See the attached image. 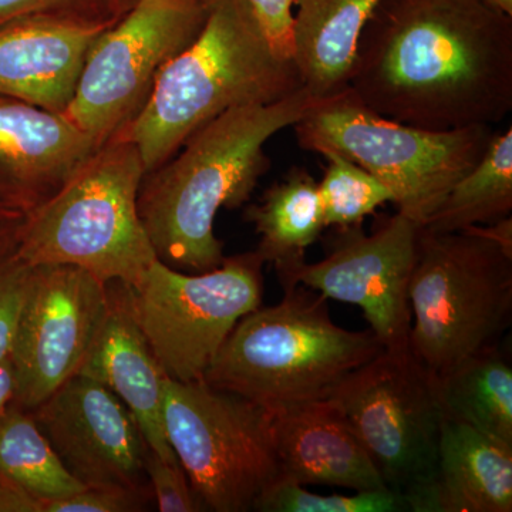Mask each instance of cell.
<instances>
[{"label":"cell","instance_id":"cell-1","mask_svg":"<svg viewBox=\"0 0 512 512\" xmlns=\"http://www.w3.org/2000/svg\"><path fill=\"white\" fill-rule=\"evenodd\" d=\"M348 87L407 126L494 127L512 110V15L485 0H382Z\"/></svg>","mask_w":512,"mask_h":512},{"label":"cell","instance_id":"cell-2","mask_svg":"<svg viewBox=\"0 0 512 512\" xmlns=\"http://www.w3.org/2000/svg\"><path fill=\"white\" fill-rule=\"evenodd\" d=\"M319 100L302 87L272 103L225 111L146 174L138 214L157 258L194 274L218 268L225 259L214 229L218 212L249 201L269 170L265 144L295 126Z\"/></svg>","mask_w":512,"mask_h":512},{"label":"cell","instance_id":"cell-3","mask_svg":"<svg viewBox=\"0 0 512 512\" xmlns=\"http://www.w3.org/2000/svg\"><path fill=\"white\" fill-rule=\"evenodd\" d=\"M302 87L295 62L275 52L247 0H212L204 28L165 64L143 109L117 136L137 147L148 174L225 111Z\"/></svg>","mask_w":512,"mask_h":512},{"label":"cell","instance_id":"cell-4","mask_svg":"<svg viewBox=\"0 0 512 512\" xmlns=\"http://www.w3.org/2000/svg\"><path fill=\"white\" fill-rule=\"evenodd\" d=\"M329 299L295 286L278 305L249 312L229 333L204 382L271 412L326 400L383 350L372 330L333 322Z\"/></svg>","mask_w":512,"mask_h":512},{"label":"cell","instance_id":"cell-5","mask_svg":"<svg viewBox=\"0 0 512 512\" xmlns=\"http://www.w3.org/2000/svg\"><path fill=\"white\" fill-rule=\"evenodd\" d=\"M146 174L137 147L111 138L26 215L15 255L30 266H79L104 284H136L158 259L138 214Z\"/></svg>","mask_w":512,"mask_h":512},{"label":"cell","instance_id":"cell-6","mask_svg":"<svg viewBox=\"0 0 512 512\" xmlns=\"http://www.w3.org/2000/svg\"><path fill=\"white\" fill-rule=\"evenodd\" d=\"M409 350L437 377L498 348L512 318V252L477 227L421 228Z\"/></svg>","mask_w":512,"mask_h":512},{"label":"cell","instance_id":"cell-7","mask_svg":"<svg viewBox=\"0 0 512 512\" xmlns=\"http://www.w3.org/2000/svg\"><path fill=\"white\" fill-rule=\"evenodd\" d=\"M293 127L305 150L333 151L365 168L392 192L397 212L421 227L484 157L495 134L490 126H407L370 110L349 87L322 97Z\"/></svg>","mask_w":512,"mask_h":512},{"label":"cell","instance_id":"cell-8","mask_svg":"<svg viewBox=\"0 0 512 512\" xmlns=\"http://www.w3.org/2000/svg\"><path fill=\"white\" fill-rule=\"evenodd\" d=\"M164 427L205 511L249 512L282 478L274 412L201 382L164 384Z\"/></svg>","mask_w":512,"mask_h":512},{"label":"cell","instance_id":"cell-9","mask_svg":"<svg viewBox=\"0 0 512 512\" xmlns=\"http://www.w3.org/2000/svg\"><path fill=\"white\" fill-rule=\"evenodd\" d=\"M264 265L254 251L190 275L156 259L127 286L131 312L165 375L181 383L204 380L235 325L261 306Z\"/></svg>","mask_w":512,"mask_h":512},{"label":"cell","instance_id":"cell-10","mask_svg":"<svg viewBox=\"0 0 512 512\" xmlns=\"http://www.w3.org/2000/svg\"><path fill=\"white\" fill-rule=\"evenodd\" d=\"M326 400L356 434L390 490L406 497L429 483L446 414L437 376L409 348L383 349Z\"/></svg>","mask_w":512,"mask_h":512},{"label":"cell","instance_id":"cell-11","mask_svg":"<svg viewBox=\"0 0 512 512\" xmlns=\"http://www.w3.org/2000/svg\"><path fill=\"white\" fill-rule=\"evenodd\" d=\"M211 2L137 0L93 43L63 116L96 148L109 143L136 119L165 64L204 28Z\"/></svg>","mask_w":512,"mask_h":512},{"label":"cell","instance_id":"cell-12","mask_svg":"<svg viewBox=\"0 0 512 512\" xmlns=\"http://www.w3.org/2000/svg\"><path fill=\"white\" fill-rule=\"evenodd\" d=\"M421 225L396 212L365 234L362 224L335 228L328 254L278 278L282 289L301 285L326 299L362 309L383 349L409 348L412 328L409 285L416 265Z\"/></svg>","mask_w":512,"mask_h":512},{"label":"cell","instance_id":"cell-13","mask_svg":"<svg viewBox=\"0 0 512 512\" xmlns=\"http://www.w3.org/2000/svg\"><path fill=\"white\" fill-rule=\"evenodd\" d=\"M107 309V284L73 265L32 266L10 359L15 404L32 412L79 373Z\"/></svg>","mask_w":512,"mask_h":512},{"label":"cell","instance_id":"cell-14","mask_svg":"<svg viewBox=\"0 0 512 512\" xmlns=\"http://www.w3.org/2000/svg\"><path fill=\"white\" fill-rule=\"evenodd\" d=\"M37 426L84 487H150L140 424L103 384L73 376L32 410Z\"/></svg>","mask_w":512,"mask_h":512},{"label":"cell","instance_id":"cell-15","mask_svg":"<svg viewBox=\"0 0 512 512\" xmlns=\"http://www.w3.org/2000/svg\"><path fill=\"white\" fill-rule=\"evenodd\" d=\"M94 150L93 141L63 114L0 96V201L30 214Z\"/></svg>","mask_w":512,"mask_h":512},{"label":"cell","instance_id":"cell-16","mask_svg":"<svg viewBox=\"0 0 512 512\" xmlns=\"http://www.w3.org/2000/svg\"><path fill=\"white\" fill-rule=\"evenodd\" d=\"M77 375L90 377L116 394L136 417L150 450L177 463L164 427L168 376L134 319L123 282H107L106 313Z\"/></svg>","mask_w":512,"mask_h":512},{"label":"cell","instance_id":"cell-17","mask_svg":"<svg viewBox=\"0 0 512 512\" xmlns=\"http://www.w3.org/2000/svg\"><path fill=\"white\" fill-rule=\"evenodd\" d=\"M104 30L43 18L0 26V96L62 114Z\"/></svg>","mask_w":512,"mask_h":512},{"label":"cell","instance_id":"cell-18","mask_svg":"<svg viewBox=\"0 0 512 512\" xmlns=\"http://www.w3.org/2000/svg\"><path fill=\"white\" fill-rule=\"evenodd\" d=\"M274 431L286 480L352 491L389 488L356 434L328 400L274 412Z\"/></svg>","mask_w":512,"mask_h":512},{"label":"cell","instance_id":"cell-19","mask_svg":"<svg viewBox=\"0 0 512 512\" xmlns=\"http://www.w3.org/2000/svg\"><path fill=\"white\" fill-rule=\"evenodd\" d=\"M404 500L409 512H511L512 444L444 420L433 477Z\"/></svg>","mask_w":512,"mask_h":512},{"label":"cell","instance_id":"cell-20","mask_svg":"<svg viewBox=\"0 0 512 512\" xmlns=\"http://www.w3.org/2000/svg\"><path fill=\"white\" fill-rule=\"evenodd\" d=\"M382 0H295L293 60L313 96L348 89L357 43Z\"/></svg>","mask_w":512,"mask_h":512},{"label":"cell","instance_id":"cell-21","mask_svg":"<svg viewBox=\"0 0 512 512\" xmlns=\"http://www.w3.org/2000/svg\"><path fill=\"white\" fill-rule=\"evenodd\" d=\"M245 220L259 235L256 254L281 278L306 261V251L326 228L318 181L305 168H292L249 205Z\"/></svg>","mask_w":512,"mask_h":512},{"label":"cell","instance_id":"cell-22","mask_svg":"<svg viewBox=\"0 0 512 512\" xmlns=\"http://www.w3.org/2000/svg\"><path fill=\"white\" fill-rule=\"evenodd\" d=\"M437 384L446 419L512 444V367L498 348L437 377Z\"/></svg>","mask_w":512,"mask_h":512},{"label":"cell","instance_id":"cell-23","mask_svg":"<svg viewBox=\"0 0 512 512\" xmlns=\"http://www.w3.org/2000/svg\"><path fill=\"white\" fill-rule=\"evenodd\" d=\"M512 127L494 134L484 157L448 192L424 229L464 231L511 217Z\"/></svg>","mask_w":512,"mask_h":512},{"label":"cell","instance_id":"cell-24","mask_svg":"<svg viewBox=\"0 0 512 512\" xmlns=\"http://www.w3.org/2000/svg\"><path fill=\"white\" fill-rule=\"evenodd\" d=\"M0 471L39 504L84 488L64 467L32 412L15 403L0 416Z\"/></svg>","mask_w":512,"mask_h":512},{"label":"cell","instance_id":"cell-25","mask_svg":"<svg viewBox=\"0 0 512 512\" xmlns=\"http://www.w3.org/2000/svg\"><path fill=\"white\" fill-rule=\"evenodd\" d=\"M320 156L328 161L325 175L318 183L326 228L362 224L377 208L393 202L392 192L365 168L333 151Z\"/></svg>","mask_w":512,"mask_h":512},{"label":"cell","instance_id":"cell-26","mask_svg":"<svg viewBox=\"0 0 512 512\" xmlns=\"http://www.w3.org/2000/svg\"><path fill=\"white\" fill-rule=\"evenodd\" d=\"M258 512H409L402 494L390 488L353 494L311 493L305 485L282 477L255 505Z\"/></svg>","mask_w":512,"mask_h":512},{"label":"cell","instance_id":"cell-27","mask_svg":"<svg viewBox=\"0 0 512 512\" xmlns=\"http://www.w3.org/2000/svg\"><path fill=\"white\" fill-rule=\"evenodd\" d=\"M137 0H0V26L20 18H43L109 29L126 16Z\"/></svg>","mask_w":512,"mask_h":512},{"label":"cell","instance_id":"cell-28","mask_svg":"<svg viewBox=\"0 0 512 512\" xmlns=\"http://www.w3.org/2000/svg\"><path fill=\"white\" fill-rule=\"evenodd\" d=\"M151 501L154 498L150 487L99 485L45 501L40 504V512H140L147 511Z\"/></svg>","mask_w":512,"mask_h":512},{"label":"cell","instance_id":"cell-29","mask_svg":"<svg viewBox=\"0 0 512 512\" xmlns=\"http://www.w3.org/2000/svg\"><path fill=\"white\" fill-rule=\"evenodd\" d=\"M146 473L158 511H205L204 505L192 490L190 480L178 461L170 463L150 450L147 454Z\"/></svg>","mask_w":512,"mask_h":512},{"label":"cell","instance_id":"cell-30","mask_svg":"<svg viewBox=\"0 0 512 512\" xmlns=\"http://www.w3.org/2000/svg\"><path fill=\"white\" fill-rule=\"evenodd\" d=\"M30 272L32 266L20 261L15 249L0 256V360L10 355Z\"/></svg>","mask_w":512,"mask_h":512},{"label":"cell","instance_id":"cell-31","mask_svg":"<svg viewBox=\"0 0 512 512\" xmlns=\"http://www.w3.org/2000/svg\"><path fill=\"white\" fill-rule=\"evenodd\" d=\"M247 3L275 52L293 60L295 0H247Z\"/></svg>","mask_w":512,"mask_h":512},{"label":"cell","instance_id":"cell-32","mask_svg":"<svg viewBox=\"0 0 512 512\" xmlns=\"http://www.w3.org/2000/svg\"><path fill=\"white\" fill-rule=\"evenodd\" d=\"M26 215V212L8 202L0 201V256L9 254L16 248Z\"/></svg>","mask_w":512,"mask_h":512},{"label":"cell","instance_id":"cell-33","mask_svg":"<svg viewBox=\"0 0 512 512\" xmlns=\"http://www.w3.org/2000/svg\"><path fill=\"white\" fill-rule=\"evenodd\" d=\"M0 512H40V504L0 471Z\"/></svg>","mask_w":512,"mask_h":512},{"label":"cell","instance_id":"cell-34","mask_svg":"<svg viewBox=\"0 0 512 512\" xmlns=\"http://www.w3.org/2000/svg\"><path fill=\"white\" fill-rule=\"evenodd\" d=\"M16 376L12 359L6 356L0 360V416L15 402Z\"/></svg>","mask_w":512,"mask_h":512},{"label":"cell","instance_id":"cell-35","mask_svg":"<svg viewBox=\"0 0 512 512\" xmlns=\"http://www.w3.org/2000/svg\"><path fill=\"white\" fill-rule=\"evenodd\" d=\"M485 2L493 5L494 8L503 10L508 15H512V0H485Z\"/></svg>","mask_w":512,"mask_h":512}]
</instances>
